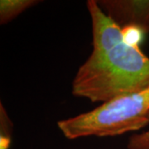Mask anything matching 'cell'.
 <instances>
[{
  "label": "cell",
  "mask_w": 149,
  "mask_h": 149,
  "mask_svg": "<svg viewBox=\"0 0 149 149\" xmlns=\"http://www.w3.org/2000/svg\"><path fill=\"white\" fill-rule=\"evenodd\" d=\"M93 32V52L74 76L72 94L103 104L149 86V57L123 39L121 28L97 1L87 2Z\"/></svg>",
  "instance_id": "6da1fadb"
},
{
  "label": "cell",
  "mask_w": 149,
  "mask_h": 149,
  "mask_svg": "<svg viewBox=\"0 0 149 149\" xmlns=\"http://www.w3.org/2000/svg\"><path fill=\"white\" fill-rule=\"evenodd\" d=\"M149 123V86L119 95L95 109L57 123L65 138L113 137L139 130Z\"/></svg>",
  "instance_id": "7a4b0ae2"
},
{
  "label": "cell",
  "mask_w": 149,
  "mask_h": 149,
  "mask_svg": "<svg viewBox=\"0 0 149 149\" xmlns=\"http://www.w3.org/2000/svg\"><path fill=\"white\" fill-rule=\"evenodd\" d=\"M104 13L120 28L136 26L149 32V1H97Z\"/></svg>",
  "instance_id": "3957f363"
},
{
  "label": "cell",
  "mask_w": 149,
  "mask_h": 149,
  "mask_svg": "<svg viewBox=\"0 0 149 149\" xmlns=\"http://www.w3.org/2000/svg\"><path fill=\"white\" fill-rule=\"evenodd\" d=\"M36 0H1L0 22L6 24L28 8L37 4Z\"/></svg>",
  "instance_id": "277c9868"
},
{
  "label": "cell",
  "mask_w": 149,
  "mask_h": 149,
  "mask_svg": "<svg viewBox=\"0 0 149 149\" xmlns=\"http://www.w3.org/2000/svg\"><path fill=\"white\" fill-rule=\"evenodd\" d=\"M123 39L125 42L130 46L139 47V44L143 42L144 32L142 28L136 26H128L121 28Z\"/></svg>",
  "instance_id": "5b68a950"
},
{
  "label": "cell",
  "mask_w": 149,
  "mask_h": 149,
  "mask_svg": "<svg viewBox=\"0 0 149 149\" xmlns=\"http://www.w3.org/2000/svg\"><path fill=\"white\" fill-rule=\"evenodd\" d=\"M128 149H149V130L136 134L128 139Z\"/></svg>",
  "instance_id": "8992f818"
}]
</instances>
